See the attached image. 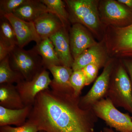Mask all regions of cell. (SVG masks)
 Segmentation results:
<instances>
[{
	"label": "cell",
	"instance_id": "f546056e",
	"mask_svg": "<svg viewBox=\"0 0 132 132\" xmlns=\"http://www.w3.org/2000/svg\"><path fill=\"white\" fill-rule=\"evenodd\" d=\"M95 132V131L94 132ZM103 132H117L113 130L112 128H111L105 127L103 129Z\"/></svg>",
	"mask_w": 132,
	"mask_h": 132
},
{
	"label": "cell",
	"instance_id": "5bb4252c",
	"mask_svg": "<svg viewBox=\"0 0 132 132\" xmlns=\"http://www.w3.org/2000/svg\"><path fill=\"white\" fill-rule=\"evenodd\" d=\"M33 22L42 40L49 38L64 27L56 15L49 12L42 15Z\"/></svg>",
	"mask_w": 132,
	"mask_h": 132
},
{
	"label": "cell",
	"instance_id": "9c48e42d",
	"mask_svg": "<svg viewBox=\"0 0 132 132\" xmlns=\"http://www.w3.org/2000/svg\"><path fill=\"white\" fill-rule=\"evenodd\" d=\"M113 68V61L109 60L104 67L102 73L97 78L90 91L80 98L79 105L81 108L92 109L94 104L103 99L108 91Z\"/></svg>",
	"mask_w": 132,
	"mask_h": 132
},
{
	"label": "cell",
	"instance_id": "ac0fdd59",
	"mask_svg": "<svg viewBox=\"0 0 132 132\" xmlns=\"http://www.w3.org/2000/svg\"><path fill=\"white\" fill-rule=\"evenodd\" d=\"M47 69L53 77L50 86L51 89L61 90L72 88L70 81L73 72L72 68L62 65H53Z\"/></svg>",
	"mask_w": 132,
	"mask_h": 132
},
{
	"label": "cell",
	"instance_id": "2e32d148",
	"mask_svg": "<svg viewBox=\"0 0 132 132\" xmlns=\"http://www.w3.org/2000/svg\"><path fill=\"white\" fill-rule=\"evenodd\" d=\"M47 12L46 6L40 0H28L16 9L13 14L22 20L34 22L42 15Z\"/></svg>",
	"mask_w": 132,
	"mask_h": 132
},
{
	"label": "cell",
	"instance_id": "8fae6325",
	"mask_svg": "<svg viewBox=\"0 0 132 132\" xmlns=\"http://www.w3.org/2000/svg\"><path fill=\"white\" fill-rule=\"evenodd\" d=\"M105 45L102 40L100 42L88 48L74 61L72 68L73 71L81 70L87 65L97 64L105 67L109 61Z\"/></svg>",
	"mask_w": 132,
	"mask_h": 132
},
{
	"label": "cell",
	"instance_id": "5b68a950",
	"mask_svg": "<svg viewBox=\"0 0 132 132\" xmlns=\"http://www.w3.org/2000/svg\"><path fill=\"white\" fill-rule=\"evenodd\" d=\"M97 117L117 132H132V119L128 114L121 112L109 98L102 99L92 107Z\"/></svg>",
	"mask_w": 132,
	"mask_h": 132
},
{
	"label": "cell",
	"instance_id": "1f68e13d",
	"mask_svg": "<svg viewBox=\"0 0 132 132\" xmlns=\"http://www.w3.org/2000/svg\"><path fill=\"white\" fill-rule=\"evenodd\" d=\"M131 118H132V117H131Z\"/></svg>",
	"mask_w": 132,
	"mask_h": 132
},
{
	"label": "cell",
	"instance_id": "603a6c76",
	"mask_svg": "<svg viewBox=\"0 0 132 132\" xmlns=\"http://www.w3.org/2000/svg\"><path fill=\"white\" fill-rule=\"evenodd\" d=\"M70 81L75 95L80 97L81 90L86 84V78L82 69L73 71Z\"/></svg>",
	"mask_w": 132,
	"mask_h": 132
},
{
	"label": "cell",
	"instance_id": "52a82bcc",
	"mask_svg": "<svg viewBox=\"0 0 132 132\" xmlns=\"http://www.w3.org/2000/svg\"><path fill=\"white\" fill-rule=\"evenodd\" d=\"M109 98L114 105L132 114V87L131 80L121 64L117 68L112 85H109Z\"/></svg>",
	"mask_w": 132,
	"mask_h": 132
},
{
	"label": "cell",
	"instance_id": "484cf974",
	"mask_svg": "<svg viewBox=\"0 0 132 132\" xmlns=\"http://www.w3.org/2000/svg\"><path fill=\"white\" fill-rule=\"evenodd\" d=\"M101 68L97 64H90L82 69L86 78V86L90 85L97 77L98 71Z\"/></svg>",
	"mask_w": 132,
	"mask_h": 132
},
{
	"label": "cell",
	"instance_id": "4fadbf2b",
	"mask_svg": "<svg viewBox=\"0 0 132 132\" xmlns=\"http://www.w3.org/2000/svg\"><path fill=\"white\" fill-rule=\"evenodd\" d=\"M67 29L63 27L49 39L53 45L61 65L72 68L74 60L71 53Z\"/></svg>",
	"mask_w": 132,
	"mask_h": 132
},
{
	"label": "cell",
	"instance_id": "7c38bea8",
	"mask_svg": "<svg viewBox=\"0 0 132 132\" xmlns=\"http://www.w3.org/2000/svg\"><path fill=\"white\" fill-rule=\"evenodd\" d=\"M7 19L14 30L18 42V46L22 48L31 41L36 44L42 41L36 32L34 22L22 20L13 14L4 16Z\"/></svg>",
	"mask_w": 132,
	"mask_h": 132
},
{
	"label": "cell",
	"instance_id": "44dd1931",
	"mask_svg": "<svg viewBox=\"0 0 132 132\" xmlns=\"http://www.w3.org/2000/svg\"><path fill=\"white\" fill-rule=\"evenodd\" d=\"M0 22V42L12 50L18 46L14 30L9 22L5 17H1Z\"/></svg>",
	"mask_w": 132,
	"mask_h": 132
},
{
	"label": "cell",
	"instance_id": "8992f818",
	"mask_svg": "<svg viewBox=\"0 0 132 132\" xmlns=\"http://www.w3.org/2000/svg\"><path fill=\"white\" fill-rule=\"evenodd\" d=\"M100 19L104 27L123 28L132 24V10L114 0L99 2Z\"/></svg>",
	"mask_w": 132,
	"mask_h": 132
},
{
	"label": "cell",
	"instance_id": "d4e9b609",
	"mask_svg": "<svg viewBox=\"0 0 132 132\" xmlns=\"http://www.w3.org/2000/svg\"><path fill=\"white\" fill-rule=\"evenodd\" d=\"M38 127L32 123L27 121L21 126L13 127L10 126L1 127L0 132H38Z\"/></svg>",
	"mask_w": 132,
	"mask_h": 132
},
{
	"label": "cell",
	"instance_id": "9a60e30c",
	"mask_svg": "<svg viewBox=\"0 0 132 132\" xmlns=\"http://www.w3.org/2000/svg\"><path fill=\"white\" fill-rule=\"evenodd\" d=\"M32 106H26L21 109L5 108L0 106V127L14 125L21 126L26 123Z\"/></svg>",
	"mask_w": 132,
	"mask_h": 132
},
{
	"label": "cell",
	"instance_id": "83f0119b",
	"mask_svg": "<svg viewBox=\"0 0 132 132\" xmlns=\"http://www.w3.org/2000/svg\"><path fill=\"white\" fill-rule=\"evenodd\" d=\"M124 64L127 69L130 76L132 87V61H124Z\"/></svg>",
	"mask_w": 132,
	"mask_h": 132
},
{
	"label": "cell",
	"instance_id": "277c9868",
	"mask_svg": "<svg viewBox=\"0 0 132 132\" xmlns=\"http://www.w3.org/2000/svg\"><path fill=\"white\" fill-rule=\"evenodd\" d=\"M9 61L11 68L30 81L44 69L41 57L34 48L26 50L16 46L10 52Z\"/></svg>",
	"mask_w": 132,
	"mask_h": 132
},
{
	"label": "cell",
	"instance_id": "4dcf8cb0",
	"mask_svg": "<svg viewBox=\"0 0 132 132\" xmlns=\"http://www.w3.org/2000/svg\"><path fill=\"white\" fill-rule=\"evenodd\" d=\"M38 132H45L43 131H39Z\"/></svg>",
	"mask_w": 132,
	"mask_h": 132
},
{
	"label": "cell",
	"instance_id": "f1b7e54d",
	"mask_svg": "<svg viewBox=\"0 0 132 132\" xmlns=\"http://www.w3.org/2000/svg\"><path fill=\"white\" fill-rule=\"evenodd\" d=\"M118 2L126 6L132 10V0H118Z\"/></svg>",
	"mask_w": 132,
	"mask_h": 132
},
{
	"label": "cell",
	"instance_id": "30bf717a",
	"mask_svg": "<svg viewBox=\"0 0 132 132\" xmlns=\"http://www.w3.org/2000/svg\"><path fill=\"white\" fill-rule=\"evenodd\" d=\"M71 53L74 60L88 48L97 45L87 28L79 23H74L69 30Z\"/></svg>",
	"mask_w": 132,
	"mask_h": 132
},
{
	"label": "cell",
	"instance_id": "7a4b0ae2",
	"mask_svg": "<svg viewBox=\"0 0 132 132\" xmlns=\"http://www.w3.org/2000/svg\"><path fill=\"white\" fill-rule=\"evenodd\" d=\"M69 20L85 26L99 38H104L105 27L102 23L99 15V1L66 0Z\"/></svg>",
	"mask_w": 132,
	"mask_h": 132
},
{
	"label": "cell",
	"instance_id": "6da1fadb",
	"mask_svg": "<svg viewBox=\"0 0 132 132\" xmlns=\"http://www.w3.org/2000/svg\"><path fill=\"white\" fill-rule=\"evenodd\" d=\"M72 88L47 89L36 96L27 121L45 132H94L97 116L79 105Z\"/></svg>",
	"mask_w": 132,
	"mask_h": 132
},
{
	"label": "cell",
	"instance_id": "cb8c5ba5",
	"mask_svg": "<svg viewBox=\"0 0 132 132\" xmlns=\"http://www.w3.org/2000/svg\"><path fill=\"white\" fill-rule=\"evenodd\" d=\"M28 0H1L0 16L13 14L18 8L28 1Z\"/></svg>",
	"mask_w": 132,
	"mask_h": 132
},
{
	"label": "cell",
	"instance_id": "ba28073f",
	"mask_svg": "<svg viewBox=\"0 0 132 132\" xmlns=\"http://www.w3.org/2000/svg\"><path fill=\"white\" fill-rule=\"evenodd\" d=\"M52 80L49 72L44 69L31 80H24L16 84V89L25 106H32L37 95L49 89Z\"/></svg>",
	"mask_w": 132,
	"mask_h": 132
},
{
	"label": "cell",
	"instance_id": "d6986e66",
	"mask_svg": "<svg viewBox=\"0 0 132 132\" xmlns=\"http://www.w3.org/2000/svg\"><path fill=\"white\" fill-rule=\"evenodd\" d=\"M33 48L41 57L43 67L45 69H47L51 66L61 65L53 45L49 38L42 40Z\"/></svg>",
	"mask_w": 132,
	"mask_h": 132
},
{
	"label": "cell",
	"instance_id": "4316f807",
	"mask_svg": "<svg viewBox=\"0 0 132 132\" xmlns=\"http://www.w3.org/2000/svg\"><path fill=\"white\" fill-rule=\"evenodd\" d=\"M12 51L2 42H0V61L9 56Z\"/></svg>",
	"mask_w": 132,
	"mask_h": 132
},
{
	"label": "cell",
	"instance_id": "3957f363",
	"mask_svg": "<svg viewBox=\"0 0 132 132\" xmlns=\"http://www.w3.org/2000/svg\"><path fill=\"white\" fill-rule=\"evenodd\" d=\"M103 40L110 57H132V24L123 28L105 27Z\"/></svg>",
	"mask_w": 132,
	"mask_h": 132
},
{
	"label": "cell",
	"instance_id": "ffe728a7",
	"mask_svg": "<svg viewBox=\"0 0 132 132\" xmlns=\"http://www.w3.org/2000/svg\"><path fill=\"white\" fill-rule=\"evenodd\" d=\"M24 80L21 74L11 68L9 64V55L0 61V84H17Z\"/></svg>",
	"mask_w": 132,
	"mask_h": 132
},
{
	"label": "cell",
	"instance_id": "7402d4cb",
	"mask_svg": "<svg viewBox=\"0 0 132 132\" xmlns=\"http://www.w3.org/2000/svg\"><path fill=\"white\" fill-rule=\"evenodd\" d=\"M47 7L48 12L56 15L60 19L65 27L68 29L69 16L64 2L61 0H40Z\"/></svg>",
	"mask_w": 132,
	"mask_h": 132
},
{
	"label": "cell",
	"instance_id": "e0dca14e",
	"mask_svg": "<svg viewBox=\"0 0 132 132\" xmlns=\"http://www.w3.org/2000/svg\"><path fill=\"white\" fill-rule=\"evenodd\" d=\"M0 106L10 109L24 108L21 97L13 84H0Z\"/></svg>",
	"mask_w": 132,
	"mask_h": 132
}]
</instances>
